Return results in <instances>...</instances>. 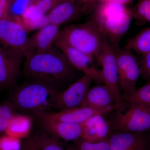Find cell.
<instances>
[{"label":"cell","instance_id":"6da1fadb","mask_svg":"<svg viewBox=\"0 0 150 150\" xmlns=\"http://www.w3.org/2000/svg\"><path fill=\"white\" fill-rule=\"evenodd\" d=\"M24 57V74L34 81L47 84L59 91V87L72 80L78 71L54 45L48 51L29 52L25 54Z\"/></svg>","mask_w":150,"mask_h":150},{"label":"cell","instance_id":"7a4b0ae2","mask_svg":"<svg viewBox=\"0 0 150 150\" xmlns=\"http://www.w3.org/2000/svg\"><path fill=\"white\" fill-rule=\"evenodd\" d=\"M91 19L113 48L119 46L133 19L131 9L118 2L99 4Z\"/></svg>","mask_w":150,"mask_h":150},{"label":"cell","instance_id":"3957f363","mask_svg":"<svg viewBox=\"0 0 150 150\" xmlns=\"http://www.w3.org/2000/svg\"><path fill=\"white\" fill-rule=\"evenodd\" d=\"M59 92L47 84L33 81L19 88L14 94L11 102L17 110L23 114L35 116L49 112V110L53 108L54 98Z\"/></svg>","mask_w":150,"mask_h":150},{"label":"cell","instance_id":"277c9868","mask_svg":"<svg viewBox=\"0 0 150 150\" xmlns=\"http://www.w3.org/2000/svg\"><path fill=\"white\" fill-rule=\"evenodd\" d=\"M103 35L94 21L90 19L80 24H72L59 32L57 40L94 58L98 63Z\"/></svg>","mask_w":150,"mask_h":150},{"label":"cell","instance_id":"5b68a950","mask_svg":"<svg viewBox=\"0 0 150 150\" xmlns=\"http://www.w3.org/2000/svg\"><path fill=\"white\" fill-rule=\"evenodd\" d=\"M112 126L117 131L143 133L150 131V107L122 101L116 108Z\"/></svg>","mask_w":150,"mask_h":150},{"label":"cell","instance_id":"8992f818","mask_svg":"<svg viewBox=\"0 0 150 150\" xmlns=\"http://www.w3.org/2000/svg\"><path fill=\"white\" fill-rule=\"evenodd\" d=\"M117 62L119 88L122 96L129 95L136 89L141 75L139 64L131 49L119 46L114 48Z\"/></svg>","mask_w":150,"mask_h":150},{"label":"cell","instance_id":"52a82bcc","mask_svg":"<svg viewBox=\"0 0 150 150\" xmlns=\"http://www.w3.org/2000/svg\"><path fill=\"white\" fill-rule=\"evenodd\" d=\"M98 64L102 67L100 70L103 84L108 86L113 92L116 107L123 101L122 94L118 85L117 62L114 48L103 35L102 49Z\"/></svg>","mask_w":150,"mask_h":150},{"label":"cell","instance_id":"ba28073f","mask_svg":"<svg viewBox=\"0 0 150 150\" xmlns=\"http://www.w3.org/2000/svg\"><path fill=\"white\" fill-rule=\"evenodd\" d=\"M93 80L83 75L66 90L56 95L53 108L61 110L80 107L83 103Z\"/></svg>","mask_w":150,"mask_h":150},{"label":"cell","instance_id":"9c48e42d","mask_svg":"<svg viewBox=\"0 0 150 150\" xmlns=\"http://www.w3.org/2000/svg\"><path fill=\"white\" fill-rule=\"evenodd\" d=\"M0 44V89L10 88L16 83L21 74L24 54Z\"/></svg>","mask_w":150,"mask_h":150},{"label":"cell","instance_id":"30bf717a","mask_svg":"<svg viewBox=\"0 0 150 150\" xmlns=\"http://www.w3.org/2000/svg\"><path fill=\"white\" fill-rule=\"evenodd\" d=\"M54 45L62 51L76 69L90 77L98 83H103L100 71L96 67L94 58L57 39Z\"/></svg>","mask_w":150,"mask_h":150},{"label":"cell","instance_id":"8fae6325","mask_svg":"<svg viewBox=\"0 0 150 150\" xmlns=\"http://www.w3.org/2000/svg\"><path fill=\"white\" fill-rule=\"evenodd\" d=\"M27 33L19 16L15 17L14 19L9 18L0 21V44L24 55L29 38Z\"/></svg>","mask_w":150,"mask_h":150},{"label":"cell","instance_id":"7c38bea8","mask_svg":"<svg viewBox=\"0 0 150 150\" xmlns=\"http://www.w3.org/2000/svg\"><path fill=\"white\" fill-rule=\"evenodd\" d=\"M95 9L81 0H67L55 7L47 15L50 24L60 26L92 13Z\"/></svg>","mask_w":150,"mask_h":150},{"label":"cell","instance_id":"4fadbf2b","mask_svg":"<svg viewBox=\"0 0 150 150\" xmlns=\"http://www.w3.org/2000/svg\"><path fill=\"white\" fill-rule=\"evenodd\" d=\"M115 108V107H112L103 109H98L86 106H80L59 110L56 112H48L39 113L37 115H40L54 121L73 124H82L92 116L96 115H104L114 110Z\"/></svg>","mask_w":150,"mask_h":150},{"label":"cell","instance_id":"5bb4252c","mask_svg":"<svg viewBox=\"0 0 150 150\" xmlns=\"http://www.w3.org/2000/svg\"><path fill=\"white\" fill-rule=\"evenodd\" d=\"M41 126L48 134L67 142H76L81 138L82 124L54 121L40 115L35 116Z\"/></svg>","mask_w":150,"mask_h":150},{"label":"cell","instance_id":"9a60e30c","mask_svg":"<svg viewBox=\"0 0 150 150\" xmlns=\"http://www.w3.org/2000/svg\"><path fill=\"white\" fill-rule=\"evenodd\" d=\"M109 150H148L146 138L142 133L118 131L108 137Z\"/></svg>","mask_w":150,"mask_h":150},{"label":"cell","instance_id":"2e32d148","mask_svg":"<svg viewBox=\"0 0 150 150\" xmlns=\"http://www.w3.org/2000/svg\"><path fill=\"white\" fill-rule=\"evenodd\" d=\"M103 115H94L82 124L81 139L91 143L102 142L108 139L111 134V127Z\"/></svg>","mask_w":150,"mask_h":150},{"label":"cell","instance_id":"e0dca14e","mask_svg":"<svg viewBox=\"0 0 150 150\" xmlns=\"http://www.w3.org/2000/svg\"><path fill=\"white\" fill-rule=\"evenodd\" d=\"M60 31L59 25L50 23L40 28L28 38L24 55L29 52H45L51 49Z\"/></svg>","mask_w":150,"mask_h":150},{"label":"cell","instance_id":"ac0fdd59","mask_svg":"<svg viewBox=\"0 0 150 150\" xmlns=\"http://www.w3.org/2000/svg\"><path fill=\"white\" fill-rule=\"evenodd\" d=\"M81 106L98 109L116 108V100L111 89L105 84H100L90 88Z\"/></svg>","mask_w":150,"mask_h":150},{"label":"cell","instance_id":"d6986e66","mask_svg":"<svg viewBox=\"0 0 150 150\" xmlns=\"http://www.w3.org/2000/svg\"><path fill=\"white\" fill-rule=\"evenodd\" d=\"M33 126V118L30 115L16 114L13 116L5 133L17 139H25L29 137Z\"/></svg>","mask_w":150,"mask_h":150},{"label":"cell","instance_id":"ffe728a7","mask_svg":"<svg viewBox=\"0 0 150 150\" xmlns=\"http://www.w3.org/2000/svg\"><path fill=\"white\" fill-rule=\"evenodd\" d=\"M32 137L39 150H77L75 142L65 148L61 139L43 129L36 132Z\"/></svg>","mask_w":150,"mask_h":150},{"label":"cell","instance_id":"44dd1931","mask_svg":"<svg viewBox=\"0 0 150 150\" xmlns=\"http://www.w3.org/2000/svg\"><path fill=\"white\" fill-rule=\"evenodd\" d=\"M126 47L140 55L150 52V27L137 33L129 40Z\"/></svg>","mask_w":150,"mask_h":150},{"label":"cell","instance_id":"7402d4cb","mask_svg":"<svg viewBox=\"0 0 150 150\" xmlns=\"http://www.w3.org/2000/svg\"><path fill=\"white\" fill-rule=\"evenodd\" d=\"M122 100L123 101L150 107V81L142 87L136 89L129 95L122 96Z\"/></svg>","mask_w":150,"mask_h":150},{"label":"cell","instance_id":"603a6c76","mask_svg":"<svg viewBox=\"0 0 150 150\" xmlns=\"http://www.w3.org/2000/svg\"><path fill=\"white\" fill-rule=\"evenodd\" d=\"M131 9L133 19L150 23V0H139Z\"/></svg>","mask_w":150,"mask_h":150},{"label":"cell","instance_id":"cb8c5ba5","mask_svg":"<svg viewBox=\"0 0 150 150\" xmlns=\"http://www.w3.org/2000/svg\"><path fill=\"white\" fill-rule=\"evenodd\" d=\"M17 109L11 102H7L0 105V134L5 133L11 119L16 114Z\"/></svg>","mask_w":150,"mask_h":150},{"label":"cell","instance_id":"d4e9b609","mask_svg":"<svg viewBox=\"0 0 150 150\" xmlns=\"http://www.w3.org/2000/svg\"><path fill=\"white\" fill-rule=\"evenodd\" d=\"M77 150H109L108 138L102 142L91 143L79 139L75 142Z\"/></svg>","mask_w":150,"mask_h":150},{"label":"cell","instance_id":"484cf974","mask_svg":"<svg viewBox=\"0 0 150 150\" xmlns=\"http://www.w3.org/2000/svg\"><path fill=\"white\" fill-rule=\"evenodd\" d=\"M21 139L5 135L0 137V150H21Z\"/></svg>","mask_w":150,"mask_h":150},{"label":"cell","instance_id":"4316f807","mask_svg":"<svg viewBox=\"0 0 150 150\" xmlns=\"http://www.w3.org/2000/svg\"><path fill=\"white\" fill-rule=\"evenodd\" d=\"M66 1L67 0H43L32 4L41 14L44 15L56 6Z\"/></svg>","mask_w":150,"mask_h":150},{"label":"cell","instance_id":"83f0119b","mask_svg":"<svg viewBox=\"0 0 150 150\" xmlns=\"http://www.w3.org/2000/svg\"><path fill=\"white\" fill-rule=\"evenodd\" d=\"M141 75L146 80L150 81V52L142 55L139 63Z\"/></svg>","mask_w":150,"mask_h":150},{"label":"cell","instance_id":"f1b7e54d","mask_svg":"<svg viewBox=\"0 0 150 150\" xmlns=\"http://www.w3.org/2000/svg\"><path fill=\"white\" fill-rule=\"evenodd\" d=\"M9 3L8 0H0V21L9 18Z\"/></svg>","mask_w":150,"mask_h":150},{"label":"cell","instance_id":"f546056e","mask_svg":"<svg viewBox=\"0 0 150 150\" xmlns=\"http://www.w3.org/2000/svg\"><path fill=\"white\" fill-rule=\"evenodd\" d=\"M22 144L26 150H39L32 137L29 136L24 139Z\"/></svg>","mask_w":150,"mask_h":150},{"label":"cell","instance_id":"4dcf8cb0","mask_svg":"<svg viewBox=\"0 0 150 150\" xmlns=\"http://www.w3.org/2000/svg\"><path fill=\"white\" fill-rule=\"evenodd\" d=\"M81 1L87 5L89 6L94 8H96L97 5L96 0H81Z\"/></svg>","mask_w":150,"mask_h":150},{"label":"cell","instance_id":"1f68e13d","mask_svg":"<svg viewBox=\"0 0 150 150\" xmlns=\"http://www.w3.org/2000/svg\"><path fill=\"white\" fill-rule=\"evenodd\" d=\"M114 2H118V0H96V2L97 4Z\"/></svg>","mask_w":150,"mask_h":150},{"label":"cell","instance_id":"d6a6232c","mask_svg":"<svg viewBox=\"0 0 150 150\" xmlns=\"http://www.w3.org/2000/svg\"><path fill=\"white\" fill-rule=\"evenodd\" d=\"M132 1V0H118V2L126 6V5L129 4Z\"/></svg>","mask_w":150,"mask_h":150},{"label":"cell","instance_id":"836d02e7","mask_svg":"<svg viewBox=\"0 0 150 150\" xmlns=\"http://www.w3.org/2000/svg\"><path fill=\"white\" fill-rule=\"evenodd\" d=\"M43 1V0H32V3L40 1Z\"/></svg>","mask_w":150,"mask_h":150},{"label":"cell","instance_id":"e575fe53","mask_svg":"<svg viewBox=\"0 0 150 150\" xmlns=\"http://www.w3.org/2000/svg\"><path fill=\"white\" fill-rule=\"evenodd\" d=\"M21 150H26V149H25V147L24 146H23V145L22 144V149Z\"/></svg>","mask_w":150,"mask_h":150},{"label":"cell","instance_id":"d590c367","mask_svg":"<svg viewBox=\"0 0 150 150\" xmlns=\"http://www.w3.org/2000/svg\"><path fill=\"white\" fill-rule=\"evenodd\" d=\"M10 2L11 1H13V0H8Z\"/></svg>","mask_w":150,"mask_h":150}]
</instances>
